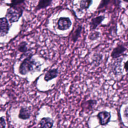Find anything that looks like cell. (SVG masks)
<instances>
[{
    "label": "cell",
    "mask_w": 128,
    "mask_h": 128,
    "mask_svg": "<svg viewBox=\"0 0 128 128\" xmlns=\"http://www.w3.org/2000/svg\"><path fill=\"white\" fill-rule=\"evenodd\" d=\"M104 18L105 17L104 16H100L92 18L90 24V30H95L102 22Z\"/></svg>",
    "instance_id": "cell-10"
},
{
    "label": "cell",
    "mask_w": 128,
    "mask_h": 128,
    "mask_svg": "<svg viewBox=\"0 0 128 128\" xmlns=\"http://www.w3.org/2000/svg\"><path fill=\"white\" fill-rule=\"evenodd\" d=\"M124 2H128V0H124Z\"/></svg>",
    "instance_id": "cell-23"
},
{
    "label": "cell",
    "mask_w": 128,
    "mask_h": 128,
    "mask_svg": "<svg viewBox=\"0 0 128 128\" xmlns=\"http://www.w3.org/2000/svg\"><path fill=\"white\" fill-rule=\"evenodd\" d=\"M111 1L112 0H101L100 4L98 7V9H101L106 7L110 4Z\"/></svg>",
    "instance_id": "cell-18"
},
{
    "label": "cell",
    "mask_w": 128,
    "mask_h": 128,
    "mask_svg": "<svg viewBox=\"0 0 128 128\" xmlns=\"http://www.w3.org/2000/svg\"><path fill=\"white\" fill-rule=\"evenodd\" d=\"M96 117L100 126H106L110 120L111 114L106 110H102L98 113Z\"/></svg>",
    "instance_id": "cell-3"
},
{
    "label": "cell",
    "mask_w": 128,
    "mask_h": 128,
    "mask_svg": "<svg viewBox=\"0 0 128 128\" xmlns=\"http://www.w3.org/2000/svg\"><path fill=\"white\" fill-rule=\"evenodd\" d=\"M58 68H52L49 70L44 74V80L48 82L58 76Z\"/></svg>",
    "instance_id": "cell-9"
},
{
    "label": "cell",
    "mask_w": 128,
    "mask_h": 128,
    "mask_svg": "<svg viewBox=\"0 0 128 128\" xmlns=\"http://www.w3.org/2000/svg\"><path fill=\"white\" fill-rule=\"evenodd\" d=\"M6 122L3 116L0 117V128H6Z\"/></svg>",
    "instance_id": "cell-20"
},
{
    "label": "cell",
    "mask_w": 128,
    "mask_h": 128,
    "mask_svg": "<svg viewBox=\"0 0 128 128\" xmlns=\"http://www.w3.org/2000/svg\"><path fill=\"white\" fill-rule=\"evenodd\" d=\"M82 26L81 25L78 26L76 28V29L74 30V32H73L72 36V40L73 41V42H75L77 41L78 38L80 36V34L82 30Z\"/></svg>",
    "instance_id": "cell-14"
},
{
    "label": "cell",
    "mask_w": 128,
    "mask_h": 128,
    "mask_svg": "<svg viewBox=\"0 0 128 128\" xmlns=\"http://www.w3.org/2000/svg\"><path fill=\"white\" fill-rule=\"evenodd\" d=\"M32 57V54H29L22 62L18 68V72L20 74L26 75L29 72L40 70V64H38Z\"/></svg>",
    "instance_id": "cell-1"
},
{
    "label": "cell",
    "mask_w": 128,
    "mask_h": 128,
    "mask_svg": "<svg viewBox=\"0 0 128 128\" xmlns=\"http://www.w3.org/2000/svg\"><path fill=\"white\" fill-rule=\"evenodd\" d=\"M122 58H119L116 60L112 66V70L114 75H119L122 73Z\"/></svg>",
    "instance_id": "cell-11"
},
{
    "label": "cell",
    "mask_w": 128,
    "mask_h": 128,
    "mask_svg": "<svg viewBox=\"0 0 128 128\" xmlns=\"http://www.w3.org/2000/svg\"><path fill=\"white\" fill-rule=\"evenodd\" d=\"M124 69L126 72H128V60H126L124 64Z\"/></svg>",
    "instance_id": "cell-22"
},
{
    "label": "cell",
    "mask_w": 128,
    "mask_h": 128,
    "mask_svg": "<svg viewBox=\"0 0 128 128\" xmlns=\"http://www.w3.org/2000/svg\"><path fill=\"white\" fill-rule=\"evenodd\" d=\"M102 60V56L100 54H97L94 58V65L95 66H98Z\"/></svg>",
    "instance_id": "cell-19"
},
{
    "label": "cell",
    "mask_w": 128,
    "mask_h": 128,
    "mask_svg": "<svg viewBox=\"0 0 128 128\" xmlns=\"http://www.w3.org/2000/svg\"><path fill=\"white\" fill-rule=\"evenodd\" d=\"M23 9L20 6H10L7 10L6 16L10 23L18 22L22 16Z\"/></svg>",
    "instance_id": "cell-2"
},
{
    "label": "cell",
    "mask_w": 128,
    "mask_h": 128,
    "mask_svg": "<svg viewBox=\"0 0 128 128\" xmlns=\"http://www.w3.org/2000/svg\"><path fill=\"white\" fill-rule=\"evenodd\" d=\"M18 50L19 52H20L22 53H26L28 50L27 43L24 41L20 42L18 46Z\"/></svg>",
    "instance_id": "cell-16"
},
{
    "label": "cell",
    "mask_w": 128,
    "mask_h": 128,
    "mask_svg": "<svg viewBox=\"0 0 128 128\" xmlns=\"http://www.w3.org/2000/svg\"><path fill=\"white\" fill-rule=\"evenodd\" d=\"M54 120L49 117L42 118L38 123V128H52Z\"/></svg>",
    "instance_id": "cell-8"
},
{
    "label": "cell",
    "mask_w": 128,
    "mask_h": 128,
    "mask_svg": "<svg viewBox=\"0 0 128 128\" xmlns=\"http://www.w3.org/2000/svg\"><path fill=\"white\" fill-rule=\"evenodd\" d=\"M10 30V25L6 18H0V37L7 34Z\"/></svg>",
    "instance_id": "cell-5"
},
{
    "label": "cell",
    "mask_w": 128,
    "mask_h": 128,
    "mask_svg": "<svg viewBox=\"0 0 128 128\" xmlns=\"http://www.w3.org/2000/svg\"><path fill=\"white\" fill-rule=\"evenodd\" d=\"M31 116L30 110L26 107H22L20 110L18 117L19 118L26 120L29 119Z\"/></svg>",
    "instance_id": "cell-12"
},
{
    "label": "cell",
    "mask_w": 128,
    "mask_h": 128,
    "mask_svg": "<svg viewBox=\"0 0 128 128\" xmlns=\"http://www.w3.org/2000/svg\"><path fill=\"white\" fill-rule=\"evenodd\" d=\"M123 113H124V118L128 120V106H126L124 109V111H123Z\"/></svg>",
    "instance_id": "cell-21"
},
{
    "label": "cell",
    "mask_w": 128,
    "mask_h": 128,
    "mask_svg": "<svg viewBox=\"0 0 128 128\" xmlns=\"http://www.w3.org/2000/svg\"><path fill=\"white\" fill-rule=\"evenodd\" d=\"M72 25V22L69 18L60 17L57 22L58 28L60 30H68Z\"/></svg>",
    "instance_id": "cell-4"
},
{
    "label": "cell",
    "mask_w": 128,
    "mask_h": 128,
    "mask_svg": "<svg viewBox=\"0 0 128 128\" xmlns=\"http://www.w3.org/2000/svg\"><path fill=\"white\" fill-rule=\"evenodd\" d=\"M126 50V48L124 45L118 44L113 49L111 52L110 56L114 59L118 58L123 55Z\"/></svg>",
    "instance_id": "cell-7"
},
{
    "label": "cell",
    "mask_w": 128,
    "mask_h": 128,
    "mask_svg": "<svg viewBox=\"0 0 128 128\" xmlns=\"http://www.w3.org/2000/svg\"><path fill=\"white\" fill-rule=\"evenodd\" d=\"M92 3V0H80V8L81 10H86Z\"/></svg>",
    "instance_id": "cell-15"
},
{
    "label": "cell",
    "mask_w": 128,
    "mask_h": 128,
    "mask_svg": "<svg viewBox=\"0 0 128 128\" xmlns=\"http://www.w3.org/2000/svg\"><path fill=\"white\" fill-rule=\"evenodd\" d=\"M100 33L98 32L94 31L93 32H92L88 36V38L91 40H96L100 36Z\"/></svg>",
    "instance_id": "cell-17"
},
{
    "label": "cell",
    "mask_w": 128,
    "mask_h": 128,
    "mask_svg": "<svg viewBox=\"0 0 128 128\" xmlns=\"http://www.w3.org/2000/svg\"><path fill=\"white\" fill-rule=\"evenodd\" d=\"M97 104V101L96 100H89L82 103L81 107L82 112H88L92 111Z\"/></svg>",
    "instance_id": "cell-6"
},
{
    "label": "cell",
    "mask_w": 128,
    "mask_h": 128,
    "mask_svg": "<svg viewBox=\"0 0 128 128\" xmlns=\"http://www.w3.org/2000/svg\"><path fill=\"white\" fill-rule=\"evenodd\" d=\"M52 1V0H39L38 4L36 7V10H40L47 8L51 4Z\"/></svg>",
    "instance_id": "cell-13"
}]
</instances>
